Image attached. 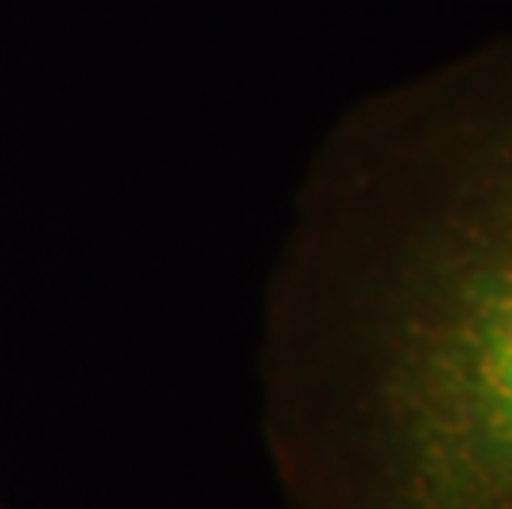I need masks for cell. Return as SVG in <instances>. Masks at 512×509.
Masks as SVG:
<instances>
[{
	"label": "cell",
	"instance_id": "6da1fadb",
	"mask_svg": "<svg viewBox=\"0 0 512 509\" xmlns=\"http://www.w3.org/2000/svg\"><path fill=\"white\" fill-rule=\"evenodd\" d=\"M285 509H512V34L370 96L268 288Z\"/></svg>",
	"mask_w": 512,
	"mask_h": 509
},
{
	"label": "cell",
	"instance_id": "7a4b0ae2",
	"mask_svg": "<svg viewBox=\"0 0 512 509\" xmlns=\"http://www.w3.org/2000/svg\"><path fill=\"white\" fill-rule=\"evenodd\" d=\"M0 509H4V506H0Z\"/></svg>",
	"mask_w": 512,
	"mask_h": 509
}]
</instances>
